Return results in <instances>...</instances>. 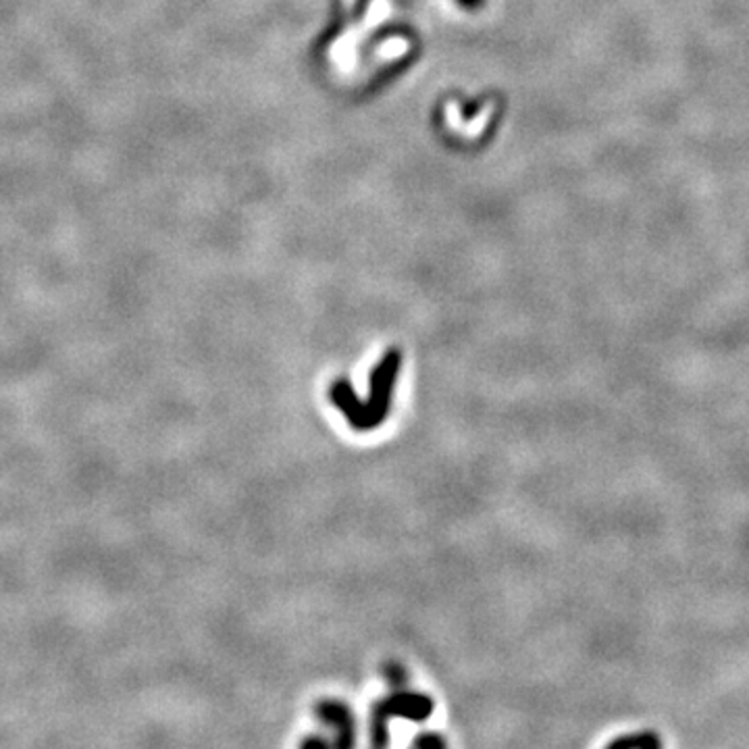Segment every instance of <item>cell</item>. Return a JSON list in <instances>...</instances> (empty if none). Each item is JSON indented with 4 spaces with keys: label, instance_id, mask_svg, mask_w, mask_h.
<instances>
[{
    "label": "cell",
    "instance_id": "6da1fadb",
    "mask_svg": "<svg viewBox=\"0 0 749 749\" xmlns=\"http://www.w3.org/2000/svg\"><path fill=\"white\" fill-rule=\"evenodd\" d=\"M402 354L400 350L392 348L387 354L381 358L371 373V392L366 402L358 400L354 389L350 387L348 381H335L329 389V398L337 408L343 412L346 421L354 427L356 431H371L377 429L381 423H385L389 415V406H392V392L396 377L400 373Z\"/></svg>",
    "mask_w": 749,
    "mask_h": 749
},
{
    "label": "cell",
    "instance_id": "7a4b0ae2",
    "mask_svg": "<svg viewBox=\"0 0 749 749\" xmlns=\"http://www.w3.org/2000/svg\"><path fill=\"white\" fill-rule=\"evenodd\" d=\"M436 702L425 693H412L398 689L394 695L381 700L373 712V745L385 747L389 744L387 721L389 718H406V721H427L431 716Z\"/></svg>",
    "mask_w": 749,
    "mask_h": 749
},
{
    "label": "cell",
    "instance_id": "3957f363",
    "mask_svg": "<svg viewBox=\"0 0 749 749\" xmlns=\"http://www.w3.org/2000/svg\"><path fill=\"white\" fill-rule=\"evenodd\" d=\"M314 712H317V716L321 718V721L332 726V729H335L337 737L333 739V747L354 745V716H352V712L343 706V703L325 700V702L317 703Z\"/></svg>",
    "mask_w": 749,
    "mask_h": 749
},
{
    "label": "cell",
    "instance_id": "277c9868",
    "mask_svg": "<svg viewBox=\"0 0 749 749\" xmlns=\"http://www.w3.org/2000/svg\"><path fill=\"white\" fill-rule=\"evenodd\" d=\"M608 747L612 749H660L662 747V739L656 735V733L651 731H643V733H637V735H627V737H618L608 744Z\"/></svg>",
    "mask_w": 749,
    "mask_h": 749
},
{
    "label": "cell",
    "instance_id": "5b68a950",
    "mask_svg": "<svg viewBox=\"0 0 749 749\" xmlns=\"http://www.w3.org/2000/svg\"><path fill=\"white\" fill-rule=\"evenodd\" d=\"M384 672H385V677L389 679V683H392V685H396V687L406 685V679H408L406 670H404L400 664H387Z\"/></svg>",
    "mask_w": 749,
    "mask_h": 749
},
{
    "label": "cell",
    "instance_id": "8992f818",
    "mask_svg": "<svg viewBox=\"0 0 749 749\" xmlns=\"http://www.w3.org/2000/svg\"><path fill=\"white\" fill-rule=\"evenodd\" d=\"M446 739L436 735V733H423L415 741H412V747H444Z\"/></svg>",
    "mask_w": 749,
    "mask_h": 749
},
{
    "label": "cell",
    "instance_id": "52a82bcc",
    "mask_svg": "<svg viewBox=\"0 0 749 749\" xmlns=\"http://www.w3.org/2000/svg\"><path fill=\"white\" fill-rule=\"evenodd\" d=\"M302 747H319V749H325V747H332V741H323V739H317V737H312V739H306V741H302Z\"/></svg>",
    "mask_w": 749,
    "mask_h": 749
}]
</instances>
